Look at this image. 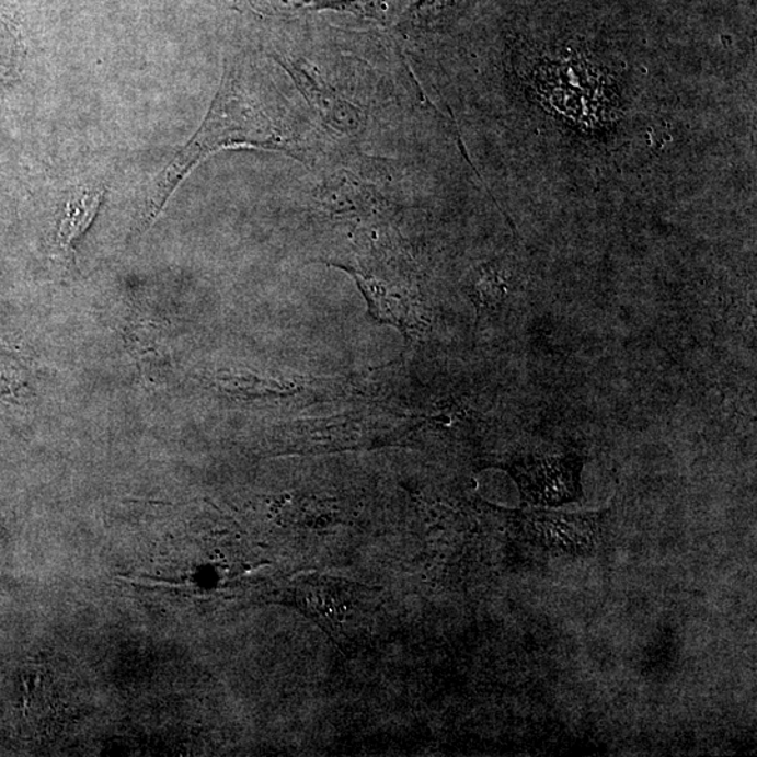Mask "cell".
Returning <instances> with one entry per match:
<instances>
[{
  "label": "cell",
  "mask_w": 757,
  "mask_h": 757,
  "mask_svg": "<svg viewBox=\"0 0 757 757\" xmlns=\"http://www.w3.org/2000/svg\"><path fill=\"white\" fill-rule=\"evenodd\" d=\"M264 88L248 64L228 61L217 98L197 133L154 179L147 195L144 230L159 218L179 185L200 160L222 149L249 147L295 154L298 145L274 117Z\"/></svg>",
  "instance_id": "obj_1"
},
{
  "label": "cell",
  "mask_w": 757,
  "mask_h": 757,
  "mask_svg": "<svg viewBox=\"0 0 757 757\" xmlns=\"http://www.w3.org/2000/svg\"><path fill=\"white\" fill-rule=\"evenodd\" d=\"M238 7L252 10L263 16L297 18L318 12L351 13L354 16L385 23L388 19V0H232Z\"/></svg>",
  "instance_id": "obj_2"
},
{
  "label": "cell",
  "mask_w": 757,
  "mask_h": 757,
  "mask_svg": "<svg viewBox=\"0 0 757 757\" xmlns=\"http://www.w3.org/2000/svg\"><path fill=\"white\" fill-rule=\"evenodd\" d=\"M578 466L573 459H544L524 474V489L536 503L555 504L575 498Z\"/></svg>",
  "instance_id": "obj_3"
},
{
  "label": "cell",
  "mask_w": 757,
  "mask_h": 757,
  "mask_svg": "<svg viewBox=\"0 0 757 757\" xmlns=\"http://www.w3.org/2000/svg\"><path fill=\"white\" fill-rule=\"evenodd\" d=\"M103 198V187L82 188L69 198L61 223H59L58 245L70 262L73 260L74 244L83 238L84 232L98 217Z\"/></svg>",
  "instance_id": "obj_4"
},
{
  "label": "cell",
  "mask_w": 757,
  "mask_h": 757,
  "mask_svg": "<svg viewBox=\"0 0 757 757\" xmlns=\"http://www.w3.org/2000/svg\"><path fill=\"white\" fill-rule=\"evenodd\" d=\"M217 385L223 392L243 399H280L297 392V386L254 375L219 374Z\"/></svg>",
  "instance_id": "obj_5"
},
{
  "label": "cell",
  "mask_w": 757,
  "mask_h": 757,
  "mask_svg": "<svg viewBox=\"0 0 757 757\" xmlns=\"http://www.w3.org/2000/svg\"><path fill=\"white\" fill-rule=\"evenodd\" d=\"M508 290V283L491 268L481 269L468 285L469 298L479 313H491L503 308Z\"/></svg>",
  "instance_id": "obj_6"
},
{
  "label": "cell",
  "mask_w": 757,
  "mask_h": 757,
  "mask_svg": "<svg viewBox=\"0 0 757 757\" xmlns=\"http://www.w3.org/2000/svg\"><path fill=\"white\" fill-rule=\"evenodd\" d=\"M460 2L461 0H420L410 9L408 22L414 27H424L439 22Z\"/></svg>",
  "instance_id": "obj_7"
}]
</instances>
